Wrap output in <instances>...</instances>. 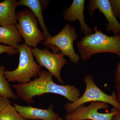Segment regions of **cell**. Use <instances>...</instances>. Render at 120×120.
Returning a JSON list of instances; mask_svg holds the SVG:
<instances>
[{"instance_id":"4fadbf2b","label":"cell","mask_w":120,"mask_h":120,"mask_svg":"<svg viewBox=\"0 0 120 120\" xmlns=\"http://www.w3.org/2000/svg\"><path fill=\"white\" fill-rule=\"evenodd\" d=\"M22 37L15 25L0 26V43L17 49Z\"/></svg>"},{"instance_id":"7a4b0ae2","label":"cell","mask_w":120,"mask_h":120,"mask_svg":"<svg viewBox=\"0 0 120 120\" xmlns=\"http://www.w3.org/2000/svg\"><path fill=\"white\" fill-rule=\"evenodd\" d=\"M95 32L85 35L77 43L80 57L83 60H89L92 56L101 53H111L120 58V34L109 36L94 27Z\"/></svg>"},{"instance_id":"ac0fdd59","label":"cell","mask_w":120,"mask_h":120,"mask_svg":"<svg viewBox=\"0 0 120 120\" xmlns=\"http://www.w3.org/2000/svg\"><path fill=\"white\" fill-rule=\"evenodd\" d=\"M110 2L116 17L120 19V0H111Z\"/></svg>"},{"instance_id":"44dd1931","label":"cell","mask_w":120,"mask_h":120,"mask_svg":"<svg viewBox=\"0 0 120 120\" xmlns=\"http://www.w3.org/2000/svg\"><path fill=\"white\" fill-rule=\"evenodd\" d=\"M116 92L117 100L120 103V82L116 84Z\"/></svg>"},{"instance_id":"5b68a950","label":"cell","mask_w":120,"mask_h":120,"mask_svg":"<svg viewBox=\"0 0 120 120\" xmlns=\"http://www.w3.org/2000/svg\"><path fill=\"white\" fill-rule=\"evenodd\" d=\"M16 16L18 23L16 26L26 45L35 48L45 40V37L38 26L37 18L30 9L18 12Z\"/></svg>"},{"instance_id":"277c9868","label":"cell","mask_w":120,"mask_h":120,"mask_svg":"<svg viewBox=\"0 0 120 120\" xmlns=\"http://www.w3.org/2000/svg\"><path fill=\"white\" fill-rule=\"evenodd\" d=\"M84 80L86 86L83 94L75 102H68L65 105L64 109L67 112H72L85 103L96 101L110 104L120 110V103L117 100L115 91L112 92L111 95L103 92L96 85L94 77L90 74L86 75Z\"/></svg>"},{"instance_id":"6da1fadb","label":"cell","mask_w":120,"mask_h":120,"mask_svg":"<svg viewBox=\"0 0 120 120\" xmlns=\"http://www.w3.org/2000/svg\"><path fill=\"white\" fill-rule=\"evenodd\" d=\"M38 77L28 83L12 85L18 98L22 99L28 104L34 102L33 98L44 94L52 93L61 95L73 103L81 95L80 91L75 86L61 85L55 83L53 75L48 71H41Z\"/></svg>"},{"instance_id":"7402d4cb","label":"cell","mask_w":120,"mask_h":120,"mask_svg":"<svg viewBox=\"0 0 120 120\" xmlns=\"http://www.w3.org/2000/svg\"><path fill=\"white\" fill-rule=\"evenodd\" d=\"M117 113L113 116L112 120H120V110L117 109Z\"/></svg>"},{"instance_id":"9a60e30c","label":"cell","mask_w":120,"mask_h":120,"mask_svg":"<svg viewBox=\"0 0 120 120\" xmlns=\"http://www.w3.org/2000/svg\"><path fill=\"white\" fill-rule=\"evenodd\" d=\"M5 68L0 65V95L7 98L17 99L18 97L12 91L4 75Z\"/></svg>"},{"instance_id":"9c48e42d","label":"cell","mask_w":120,"mask_h":120,"mask_svg":"<svg viewBox=\"0 0 120 120\" xmlns=\"http://www.w3.org/2000/svg\"><path fill=\"white\" fill-rule=\"evenodd\" d=\"M90 15L92 16L97 9H98L106 18L107 31H112L114 35L120 34V23L117 19L109 0H92L88 4Z\"/></svg>"},{"instance_id":"603a6c76","label":"cell","mask_w":120,"mask_h":120,"mask_svg":"<svg viewBox=\"0 0 120 120\" xmlns=\"http://www.w3.org/2000/svg\"><path fill=\"white\" fill-rule=\"evenodd\" d=\"M62 120V119H61H61H60V120Z\"/></svg>"},{"instance_id":"52a82bcc","label":"cell","mask_w":120,"mask_h":120,"mask_svg":"<svg viewBox=\"0 0 120 120\" xmlns=\"http://www.w3.org/2000/svg\"><path fill=\"white\" fill-rule=\"evenodd\" d=\"M39 65L45 67L53 76H54L60 84H64L61 72L64 66L67 64V60L64 58L61 52L52 53L47 49H41L37 47L31 49Z\"/></svg>"},{"instance_id":"5bb4252c","label":"cell","mask_w":120,"mask_h":120,"mask_svg":"<svg viewBox=\"0 0 120 120\" xmlns=\"http://www.w3.org/2000/svg\"><path fill=\"white\" fill-rule=\"evenodd\" d=\"M19 5H23L28 7L38 19L39 23L42 30L46 38L52 36L48 31L45 24L43 14L42 7L41 1L39 0H20L18 1Z\"/></svg>"},{"instance_id":"3957f363","label":"cell","mask_w":120,"mask_h":120,"mask_svg":"<svg viewBox=\"0 0 120 120\" xmlns=\"http://www.w3.org/2000/svg\"><path fill=\"white\" fill-rule=\"evenodd\" d=\"M17 49L19 53V65L13 71H5L4 76L9 82L28 83L31 78L38 75L41 67L34 60L30 47L24 44L19 45Z\"/></svg>"},{"instance_id":"30bf717a","label":"cell","mask_w":120,"mask_h":120,"mask_svg":"<svg viewBox=\"0 0 120 120\" xmlns=\"http://www.w3.org/2000/svg\"><path fill=\"white\" fill-rule=\"evenodd\" d=\"M12 104L17 112L26 120H58L61 119L60 115L54 111L52 103L50 105L47 109L20 105L15 103Z\"/></svg>"},{"instance_id":"7c38bea8","label":"cell","mask_w":120,"mask_h":120,"mask_svg":"<svg viewBox=\"0 0 120 120\" xmlns=\"http://www.w3.org/2000/svg\"><path fill=\"white\" fill-rule=\"evenodd\" d=\"M19 5L15 0H4L0 2V26L16 25V9Z\"/></svg>"},{"instance_id":"ffe728a7","label":"cell","mask_w":120,"mask_h":120,"mask_svg":"<svg viewBox=\"0 0 120 120\" xmlns=\"http://www.w3.org/2000/svg\"><path fill=\"white\" fill-rule=\"evenodd\" d=\"M114 78V83L116 84L120 82V62L118 63L116 67Z\"/></svg>"},{"instance_id":"8992f818","label":"cell","mask_w":120,"mask_h":120,"mask_svg":"<svg viewBox=\"0 0 120 120\" xmlns=\"http://www.w3.org/2000/svg\"><path fill=\"white\" fill-rule=\"evenodd\" d=\"M78 38L75 28L67 24L57 34L46 38L42 43L56 47L64 56H68L71 61L77 64L80 57L75 52L73 42Z\"/></svg>"},{"instance_id":"2e32d148","label":"cell","mask_w":120,"mask_h":120,"mask_svg":"<svg viewBox=\"0 0 120 120\" xmlns=\"http://www.w3.org/2000/svg\"><path fill=\"white\" fill-rule=\"evenodd\" d=\"M0 120H26L18 112L14 106L9 104L0 112Z\"/></svg>"},{"instance_id":"e0dca14e","label":"cell","mask_w":120,"mask_h":120,"mask_svg":"<svg viewBox=\"0 0 120 120\" xmlns=\"http://www.w3.org/2000/svg\"><path fill=\"white\" fill-rule=\"evenodd\" d=\"M18 52L17 49L15 47L8 45H0V54L4 53H7L8 55L11 56L16 54Z\"/></svg>"},{"instance_id":"ba28073f","label":"cell","mask_w":120,"mask_h":120,"mask_svg":"<svg viewBox=\"0 0 120 120\" xmlns=\"http://www.w3.org/2000/svg\"><path fill=\"white\" fill-rule=\"evenodd\" d=\"M109 105L102 102H91L88 106L82 105L75 111L65 116L67 120H112L113 116L117 113V109L113 107L109 113L98 112L100 109H107Z\"/></svg>"},{"instance_id":"d6986e66","label":"cell","mask_w":120,"mask_h":120,"mask_svg":"<svg viewBox=\"0 0 120 120\" xmlns=\"http://www.w3.org/2000/svg\"><path fill=\"white\" fill-rule=\"evenodd\" d=\"M11 103L8 98L0 95V112L9 104Z\"/></svg>"},{"instance_id":"8fae6325","label":"cell","mask_w":120,"mask_h":120,"mask_svg":"<svg viewBox=\"0 0 120 120\" xmlns=\"http://www.w3.org/2000/svg\"><path fill=\"white\" fill-rule=\"evenodd\" d=\"M84 0H74L68 8L63 12L64 19L68 22L78 20L79 22L81 31L85 35L92 33V29L88 26L85 22L84 15Z\"/></svg>"}]
</instances>
